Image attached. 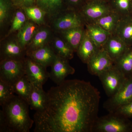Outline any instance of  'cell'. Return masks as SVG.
Listing matches in <instances>:
<instances>
[{
  "label": "cell",
  "mask_w": 132,
  "mask_h": 132,
  "mask_svg": "<svg viewBox=\"0 0 132 132\" xmlns=\"http://www.w3.org/2000/svg\"><path fill=\"white\" fill-rule=\"evenodd\" d=\"M64 1L65 3H67L68 5L73 7L78 6L81 2V0H64Z\"/></svg>",
  "instance_id": "34"
},
{
  "label": "cell",
  "mask_w": 132,
  "mask_h": 132,
  "mask_svg": "<svg viewBox=\"0 0 132 132\" xmlns=\"http://www.w3.org/2000/svg\"><path fill=\"white\" fill-rule=\"evenodd\" d=\"M26 55L34 61L46 68L52 65L57 56L48 44L27 53Z\"/></svg>",
  "instance_id": "12"
},
{
  "label": "cell",
  "mask_w": 132,
  "mask_h": 132,
  "mask_svg": "<svg viewBox=\"0 0 132 132\" xmlns=\"http://www.w3.org/2000/svg\"><path fill=\"white\" fill-rule=\"evenodd\" d=\"M47 93L45 110L34 115V131L93 132L100 95L90 82L65 80Z\"/></svg>",
  "instance_id": "1"
},
{
  "label": "cell",
  "mask_w": 132,
  "mask_h": 132,
  "mask_svg": "<svg viewBox=\"0 0 132 132\" xmlns=\"http://www.w3.org/2000/svg\"><path fill=\"white\" fill-rule=\"evenodd\" d=\"M52 36L51 30L46 27L38 28L26 49V53L48 44Z\"/></svg>",
  "instance_id": "20"
},
{
  "label": "cell",
  "mask_w": 132,
  "mask_h": 132,
  "mask_svg": "<svg viewBox=\"0 0 132 132\" xmlns=\"http://www.w3.org/2000/svg\"><path fill=\"white\" fill-rule=\"evenodd\" d=\"M37 1L38 0H11L14 7L22 9L37 6Z\"/></svg>",
  "instance_id": "33"
},
{
  "label": "cell",
  "mask_w": 132,
  "mask_h": 132,
  "mask_svg": "<svg viewBox=\"0 0 132 132\" xmlns=\"http://www.w3.org/2000/svg\"><path fill=\"white\" fill-rule=\"evenodd\" d=\"M19 9L15 13L13 17L11 27L7 36L16 31H19L24 26L27 21L26 15L24 9L18 8Z\"/></svg>",
  "instance_id": "28"
},
{
  "label": "cell",
  "mask_w": 132,
  "mask_h": 132,
  "mask_svg": "<svg viewBox=\"0 0 132 132\" xmlns=\"http://www.w3.org/2000/svg\"><path fill=\"white\" fill-rule=\"evenodd\" d=\"M52 48L57 55L71 60L73 57L74 51L63 39L56 38L52 43Z\"/></svg>",
  "instance_id": "26"
},
{
  "label": "cell",
  "mask_w": 132,
  "mask_h": 132,
  "mask_svg": "<svg viewBox=\"0 0 132 132\" xmlns=\"http://www.w3.org/2000/svg\"><path fill=\"white\" fill-rule=\"evenodd\" d=\"M64 0H38L37 6L50 17H56L63 11Z\"/></svg>",
  "instance_id": "23"
},
{
  "label": "cell",
  "mask_w": 132,
  "mask_h": 132,
  "mask_svg": "<svg viewBox=\"0 0 132 132\" xmlns=\"http://www.w3.org/2000/svg\"><path fill=\"white\" fill-rule=\"evenodd\" d=\"M12 86L0 80V105L1 106L14 96Z\"/></svg>",
  "instance_id": "30"
},
{
  "label": "cell",
  "mask_w": 132,
  "mask_h": 132,
  "mask_svg": "<svg viewBox=\"0 0 132 132\" xmlns=\"http://www.w3.org/2000/svg\"><path fill=\"white\" fill-rule=\"evenodd\" d=\"M108 97H112L122 87L127 78L114 64L98 76Z\"/></svg>",
  "instance_id": "5"
},
{
  "label": "cell",
  "mask_w": 132,
  "mask_h": 132,
  "mask_svg": "<svg viewBox=\"0 0 132 132\" xmlns=\"http://www.w3.org/2000/svg\"><path fill=\"white\" fill-rule=\"evenodd\" d=\"M23 9L27 17L37 25H42L45 22V16L46 14L38 6L29 7Z\"/></svg>",
  "instance_id": "27"
},
{
  "label": "cell",
  "mask_w": 132,
  "mask_h": 132,
  "mask_svg": "<svg viewBox=\"0 0 132 132\" xmlns=\"http://www.w3.org/2000/svg\"><path fill=\"white\" fill-rule=\"evenodd\" d=\"M114 35L118 36L128 46H132V19L123 17Z\"/></svg>",
  "instance_id": "22"
},
{
  "label": "cell",
  "mask_w": 132,
  "mask_h": 132,
  "mask_svg": "<svg viewBox=\"0 0 132 132\" xmlns=\"http://www.w3.org/2000/svg\"><path fill=\"white\" fill-rule=\"evenodd\" d=\"M132 101V75L127 78L123 86L112 97L104 102L103 106L109 113L114 112L118 108Z\"/></svg>",
  "instance_id": "6"
},
{
  "label": "cell",
  "mask_w": 132,
  "mask_h": 132,
  "mask_svg": "<svg viewBox=\"0 0 132 132\" xmlns=\"http://www.w3.org/2000/svg\"><path fill=\"white\" fill-rule=\"evenodd\" d=\"M26 51L22 49L17 41L12 40L4 44L2 49V60L11 59L24 60Z\"/></svg>",
  "instance_id": "16"
},
{
  "label": "cell",
  "mask_w": 132,
  "mask_h": 132,
  "mask_svg": "<svg viewBox=\"0 0 132 132\" xmlns=\"http://www.w3.org/2000/svg\"><path fill=\"white\" fill-rule=\"evenodd\" d=\"M25 75L32 86L43 87L50 78L46 67L34 61L29 57L24 60Z\"/></svg>",
  "instance_id": "7"
},
{
  "label": "cell",
  "mask_w": 132,
  "mask_h": 132,
  "mask_svg": "<svg viewBox=\"0 0 132 132\" xmlns=\"http://www.w3.org/2000/svg\"><path fill=\"white\" fill-rule=\"evenodd\" d=\"M29 106L15 95L3 104L0 111V132H29L34 121L29 116Z\"/></svg>",
  "instance_id": "2"
},
{
  "label": "cell",
  "mask_w": 132,
  "mask_h": 132,
  "mask_svg": "<svg viewBox=\"0 0 132 132\" xmlns=\"http://www.w3.org/2000/svg\"><path fill=\"white\" fill-rule=\"evenodd\" d=\"M83 27H79L61 31L62 38L76 52L83 38L85 32Z\"/></svg>",
  "instance_id": "21"
},
{
  "label": "cell",
  "mask_w": 132,
  "mask_h": 132,
  "mask_svg": "<svg viewBox=\"0 0 132 132\" xmlns=\"http://www.w3.org/2000/svg\"><path fill=\"white\" fill-rule=\"evenodd\" d=\"M112 10V8L102 3L95 2L83 7L79 13L86 23H91Z\"/></svg>",
  "instance_id": "11"
},
{
  "label": "cell",
  "mask_w": 132,
  "mask_h": 132,
  "mask_svg": "<svg viewBox=\"0 0 132 132\" xmlns=\"http://www.w3.org/2000/svg\"><path fill=\"white\" fill-rule=\"evenodd\" d=\"M114 6L113 10L122 17L130 16L129 14L132 9L130 0H115Z\"/></svg>",
  "instance_id": "29"
},
{
  "label": "cell",
  "mask_w": 132,
  "mask_h": 132,
  "mask_svg": "<svg viewBox=\"0 0 132 132\" xmlns=\"http://www.w3.org/2000/svg\"><path fill=\"white\" fill-rule=\"evenodd\" d=\"M88 35L86 29L83 38L76 52L81 61L86 64L98 49Z\"/></svg>",
  "instance_id": "17"
},
{
  "label": "cell",
  "mask_w": 132,
  "mask_h": 132,
  "mask_svg": "<svg viewBox=\"0 0 132 132\" xmlns=\"http://www.w3.org/2000/svg\"><path fill=\"white\" fill-rule=\"evenodd\" d=\"M47 102V93L43 90V87L32 86L29 100L28 104L30 108L40 112L46 108Z\"/></svg>",
  "instance_id": "15"
},
{
  "label": "cell",
  "mask_w": 132,
  "mask_h": 132,
  "mask_svg": "<svg viewBox=\"0 0 132 132\" xmlns=\"http://www.w3.org/2000/svg\"><path fill=\"white\" fill-rule=\"evenodd\" d=\"M68 60L57 55L51 66L50 78L57 85L65 80V79L68 76L72 75L75 72V69L70 65Z\"/></svg>",
  "instance_id": "9"
},
{
  "label": "cell",
  "mask_w": 132,
  "mask_h": 132,
  "mask_svg": "<svg viewBox=\"0 0 132 132\" xmlns=\"http://www.w3.org/2000/svg\"><path fill=\"white\" fill-rule=\"evenodd\" d=\"M38 28L37 24L32 21L27 20L23 27L18 31L16 40L25 51Z\"/></svg>",
  "instance_id": "18"
},
{
  "label": "cell",
  "mask_w": 132,
  "mask_h": 132,
  "mask_svg": "<svg viewBox=\"0 0 132 132\" xmlns=\"http://www.w3.org/2000/svg\"><path fill=\"white\" fill-rule=\"evenodd\" d=\"M123 116L126 118H132V101L121 106L114 112Z\"/></svg>",
  "instance_id": "32"
},
{
  "label": "cell",
  "mask_w": 132,
  "mask_h": 132,
  "mask_svg": "<svg viewBox=\"0 0 132 132\" xmlns=\"http://www.w3.org/2000/svg\"><path fill=\"white\" fill-rule=\"evenodd\" d=\"M128 47L122 39L116 35L110 36L102 47L113 61L114 63Z\"/></svg>",
  "instance_id": "13"
},
{
  "label": "cell",
  "mask_w": 132,
  "mask_h": 132,
  "mask_svg": "<svg viewBox=\"0 0 132 132\" xmlns=\"http://www.w3.org/2000/svg\"><path fill=\"white\" fill-rule=\"evenodd\" d=\"M114 64L126 78L132 75V46L129 47Z\"/></svg>",
  "instance_id": "24"
},
{
  "label": "cell",
  "mask_w": 132,
  "mask_h": 132,
  "mask_svg": "<svg viewBox=\"0 0 132 132\" xmlns=\"http://www.w3.org/2000/svg\"><path fill=\"white\" fill-rule=\"evenodd\" d=\"M84 21L80 13L69 12L57 16L53 22L54 28L57 31H65L70 29L82 27Z\"/></svg>",
  "instance_id": "10"
},
{
  "label": "cell",
  "mask_w": 132,
  "mask_h": 132,
  "mask_svg": "<svg viewBox=\"0 0 132 132\" xmlns=\"http://www.w3.org/2000/svg\"><path fill=\"white\" fill-rule=\"evenodd\" d=\"M87 64L89 73L98 76L113 65L114 62L106 51L102 47L97 50Z\"/></svg>",
  "instance_id": "8"
},
{
  "label": "cell",
  "mask_w": 132,
  "mask_h": 132,
  "mask_svg": "<svg viewBox=\"0 0 132 132\" xmlns=\"http://www.w3.org/2000/svg\"><path fill=\"white\" fill-rule=\"evenodd\" d=\"M122 17L120 15L113 10L105 15L89 23L98 25L112 35L115 34Z\"/></svg>",
  "instance_id": "14"
},
{
  "label": "cell",
  "mask_w": 132,
  "mask_h": 132,
  "mask_svg": "<svg viewBox=\"0 0 132 132\" xmlns=\"http://www.w3.org/2000/svg\"><path fill=\"white\" fill-rule=\"evenodd\" d=\"M95 132H131L132 122L115 112L98 117L93 128Z\"/></svg>",
  "instance_id": "3"
},
{
  "label": "cell",
  "mask_w": 132,
  "mask_h": 132,
  "mask_svg": "<svg viewBox=\"0 0 132 132\" xmlns=\"http://www.w3.org/2000/svg\"><path fill=\"white\" fill-rule=\"evenodd\" d=\"M14 7L11 0H0V25L2 27L7 21L11 8Z\"/></svg>",
  "instance_id": "31"
},
{
  "label": "cell",
  "mask_w": 132,
  "mask_h": 132,
  "mask_svg": "<svg viewBox=\"0 0 132 132\" xmlns=\"http://www.w3.org/2000/svg\"><path fill=\"white\" fill-rule=\"evenodd\" d=\"M86 31L90 38L98 48L102 47L111 35L93 23H86Z\"/></svg>",
  "instance_id": "19"
},
{
  "label": "cell",
  "mask_w": 132,
  "mask_h": 132,
  "mask_svg": "<svg viewBox=\"0 0 132 132\" xmlns=\"http://www.w3.org/2000/svg\"><path fill=\"white\" fill-rule=\"evenodd\" d=\"M24 60H2L0 65V80L12 86L16 81L25 75Z\"/></svg>",
  "instance_id": "4"
},
{
  "label": "cell",
  "mask_w": 132,
  "mask_h": 132,
  "mask_svg": "<svg viewBox=\"0 0 132 132\" xmlns=\"http://www.w3.org/2000/svg\"><path fill=\"white\" fill-rule=\"evenodd\" d=\"M14 93L28 104L32 85L26 75H24L12 85Z\"/></svg>",
  "instance_id": "25"
}]
</instances>
